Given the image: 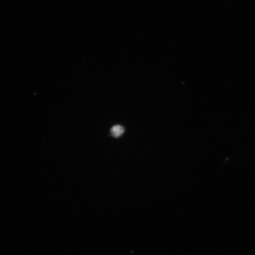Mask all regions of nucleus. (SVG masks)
<instances>
[{
	"label": "nucleus",
	"instance_id": "1",
	"mask_svg": "<svg viewBox=\"0 0 255 255\" xmlns=\"http://www.w3.org/2000/svg\"><path fill=\"white\" fill-rule=\"evenodd\" d=\"M111 132L112 135L117 138V137H119L123 134L124 129L122 126H116L112 128Z\"/></svg>",
	"mask_w": 255,
	"mask_h": 255
}]
</instances>
